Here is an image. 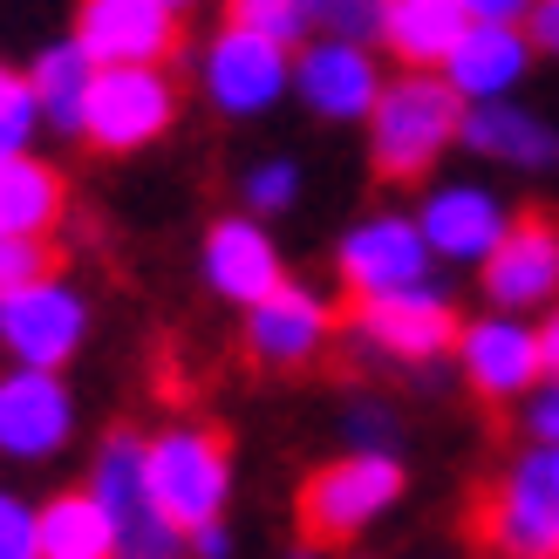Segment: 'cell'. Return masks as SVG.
<instances>
[{
  "label": "cell",
  "instance_id": "cell-1",
  "mask_svg": "<svg viewBox=\"0 0 559 559\" xmlns=\"http://www.w3.org/2000/svg\"><path fill=\"white\" fill-rule=\"evenodd\" d=\"M451 136H464V96L443 75H403V82H389L376 96L369 144H376V171L382 178H396V185L424 178Z\"/></svg>",
  "mask_w": 559,
  "mask_h": 559
},
{
  "label": "cell",
  "instance_id": "cell-2",
  "mask_svg": "<svg viewBox=\"0 0 559 559\" xmlns=\"http://www.w3.org/2000/svg\"><path fill=\"white\" fill-rule=\"evenodd\" d=\"M151 471V498L157 519L171 525L178 539H199L218 525V506H226V437L218 430H171L144 451Z\"/></svg>",
  "mask_w": 559,
  "mask_h": 559
},
{
  "label": "cell",
  "instance_id": "cell-3",
  "mask_svg": "<svg viewBox=\"0 0 559 559\" xmlns=\"http://www.w3.org/2000/svg\"><path fill=\"white\" fill-rule=\"evenodd\" d=\"M396 491H403V464L382 457V451H355L342 464L314 471V478L300 485V539H307V552L348 546L376 512L396 506Z\"/></svg>",
  "mask_w": 559,
  "mask_h": 559
},
{
  "label": "cell",
  "instance_id": "cell-4",
  "mask_svg": "<svg viewBox=\"0 0 559 559\" xmlns=\"http://www.w3.org/2000/svg\"><path fill=\"white\" fill-rule=\"evenodd\" d=\"M471 533L491 559H559V491H552V464L525 457L506 485L478 491Z\"/></svg>",
  "mask_w": 559,
  "mask_h": 559
},
{
  "label": "cell",
  "instance_id": "cell-5",
  "mask_svg": "<svg viewBox=\"0 0 559 559\" xmlns=\"http://www.w3.org/2000/svg\"><path fill=\"white\" fill-rule=\"evenodd\" d=\"M144 451H151V443H136V437H109L103 457H96L90 498L103 506L109 533H117V559H185V539L157 519Z\"/></svg>",
  "mask_w": 559,
  "mask_h": 559
},
{
  "label": "cell",
  "instance_id": "cell-6",
  "mask_svg": "<svg viewBox=\"0 0 559 559\" xmlns=\"http://www.w3.org/2000/svg\"><path fill=\"white\" fill-rule=\"evenodd\" d=\"M75 48L90 55V69H157L185 48V21L164 0H90Z\"/></svg>",
  "mask_w": 559,
  "mask_h": 559
},
{
  "label": "cell",
  "instance_id": "cell-7",
  "mask_svg": "<svg viewBox=\"0 0 559 559\" xmlns=\"http://www.w3.org/2000/svg\"><path fill=\"white\" fill-rule=\"evenodd\" d=\"M171 82L157 69H96L90 75V96H82V136L96 151H136L171 123Z\"/></svg>",
  "mask_w": 559,
  "mask_h": 559
},
{
  "label": "cell",
  "instance_id": "cell-8",
  "mask_svg": "<svg viewBox=\"0 0 559 559\" xmlns=\"http://www.w3.org/2000/svg\"><path fill=\"white\" fill-rule=\"evenodd\" d=\"M424 260L430 246L409 218H369L348 246H342V280L355 287V307H376V300H396L424 287Z\"/></svg>",
  "mask_w": 559,
  "mask_h": 559
},
{
  "label": "cell",
  "instance_id": "cell-9",
  "mask_svg": "<svg viewBox=\"0 0 559 559\" xmlns=\"http://www.w3.org/2000/svg\"><path fill=\"white\" fill-rule=\"evenodd\" d=\"M0 342L14 348L21 369L55 376V361H69L82 342V300L62 287V280H41L14 300H0Z\"/></svg>",
  "mask_w": 559,
  "mask_h": 559
},
{
  "label": "cell",
  "instance_id": "cell-10",
  "mask_svg": "<svg viewBox=\"0 0 559 559\" xmlns=\"http://www.w3.org/2000/svg\"><path fill=\"white\" fill-rule=\"evenodd\" d=\"M485 294L498 307H533L559 294V218L552 212H525L506 226V239L485 260Z\"/></svg>",
  "mask_w": 559,
  "mask_h": 559
},
{
  "label": "cell",
  "instance_id": "cell-11",
  "mask_svg": "<svg viewBox=\"0 0 559 559\" xmlns=\"http://www.w3.org/2000/svg\"><path fill=\"white\" fill-rule=\"evenodd\" d=\"M69 389L41 369L0 376V451L8 457H55L69 443Z\"/></svg>",
  "mask_w": 559,
  "mask_h": 559
},
{
  "label": "cell",
  "instance_id": "cell-12",
  "mask_svg": "<svg viewBox=\"0 0 559 559\" xmlns=\"http://www.w3.org/2000/svg\"><path fill=\"white\" fill-rule=\"evenodd\" d=\"M212 96L233 109V117H246V109H266L280 90H287V48L253 35V27L226 21V35L212 41Z\"/></svg>",
  "mask_w": 559,
  "mask_h": 559
},
{
  "label": "cell",
  "instance_id": "cell-13",
  "mask_svg": "<svg viewBox=\"0 0 559 559\" xmlns=\"http://www.w3.org/2000/svg\"><path fill=\"white\" fill-rule=\"evenodd\" d=\"M355 328L369 334L376 348L389 355H409V361H424V355H443L457 342V307L451 300H437V294H396V300H376V307H355Z\"/></svg>",
  "mask_w": 559,
  "mask_h": 559
},
{
  "label": "cell",
  "instance_id": "cell-14",
  "mask_svg": "<svg viewBox=\"0 0 559 559\" xmlns=\"http://www.w3.org/2000/svg\"><path fill=\"white\" fill-rule=\"evenodd\" d=\"M300 96L321 109V117H376V96H382V82H376V62L361 55L355 41H321V48H307L300 55Z\"/></svg>",
  "mask_w": 559,
  "mask_h": 559
},
{
  "label": "cell",
  "instance_id": "cell-15",
  "mask_svg": "<svg viewBox=\"0 0 559 559\" xmlns=\"http://www.w3.org/2000/svg\"><path fill=\"white\" fill-rule=\"evenodd\" d=\"M205 273H212V287L226 300H246V307H260L266 294L287 287V280H280V260H273V239L253 226V218H226V226H212Z\"/></svg>",
  "mask_w": 559,
  "mask_h": 559
},
{
  "label": "cell",
  "instance_id": "cell-16",
  "mask_svg": "<svg viewBox=\"0 0 559 559\" xmlns=\"http://www.w3.org/2000/svg\"><path fill=\"white\" fill-rule=\"evenodd\" d=\"M328 334V307L307 294V287H280L253 307V321H246V342H253V361H266V369H294V361H307L321 348Z\"/></svg>",
  "mask_w": 559,
  "mask_h": 559
},
{
  "label": "cell",
  "instance_id": "cell-17",
  "mask_svg": "<svg viewBox=\"0 0 559 559\" xmlns=\"http://www.w3.org/2000/svg\"><path fill=\"white\" fill-rule=\"evenodd\" d=\"M416 233H424V246H437V253H451V260H491V246L506 239V212H498L491 191L451 185L424 205V226Z\"/></svg>",
  "mask_w": 559,
  "mask_h": 559
},
{
  "label": "cell",
  "instance_id": "cell-18",
  "mask_svg": "<svg viewBox=\"0 0 559 559\" xmlns=\"http://www.w3.org/2000/svg\"><path fill=\"white\" fill-rule=\"evenodd\" d=\"M464 376H471V389H478V396H491V403L519 396V389L539 376V342H533V328H512V321H478V328H464Z\"/></svg>",
  "mask_w": 559,
  "mask_h": 559
},
{
  "label": "cell",
  "instance_id": "cell-19",
  "mask_svg": "<svg viewBox=\"0 0 559 559\" xmlns=\"http://www.w3.org/2000/svg\"><path fill=\"white\" fill-rule=\"evenodd\" d=\"M525 69V35L512 21H471L457 55L443 62V82L471 103V96H506L512 75Z\"/></svg>",
  "mask_w": 559,
  "mask_h": 559
},
{
  "label": "cell",
  "instance_id": "cell-20",
  "mask_svg": "<svg viewBox=\"0 0 559 559\" xmlns=\"http://www.w3.org/2000/svg\"><path fill=\"white\" fill-rule=\"evenodd\" d=\"M464 27H471V8H457V0H396V8H382V41L409 69H443L457 55Z\"/></svg>",
  "mask_w": 559,
  "mask_h": 559
},
{
  "label": "cell",
  "instance_id": "cell-21",
  "mask_svg": "<svg viewBox=\"0 0 559 559\" xmlns=\"http://www.w3.org/2000/svg\"><path fill=\"white\" fill-rule=\"evenodd\" d=\"M62 218V178L35 157H0V239H48Z\"/></svg>",
  "mask_w": 559,
  "mask_h": 559
},
{
  "label": "cell",
  "instance_id": "cell-22",
  "mask_svg": "<svg viewBox=\"0 0 559 559\" xmlns=\"http://www.w3.org/2000/svg\"><path fill=\"white\" fill-rule=\"evenodd\" d=\"M41 525V559H117V533L90 491H62L48 512H35Z\"/></svg>",
  "mask_w": 559,
  "mask_h": 559
},
{
  "label": "cell",
  "instance_id": "cell-23",
  "mask_svg": "<svg viewBox=\"0 0 559 559\" xmlns=\"http://www.w3.org/2000/svg\"><path fill=\"white\" fill-rule=\"evenodd\" d=\"M464 144H478L491 157H512V164H552L559 157V136L539 130L533 117H519V109H478V117H464Z\"/></svg>",
  "mask_w": 559,
  "mask_h": 559
},
{
  "label": "cell",
  "instance_id": "cell-24",
  "mask_svg": "<svg viewBox=\"0 0 559 559\" xmlns=\"http://www.w3.org/2000/svg\"><path fill=\"white\" fill-rule=\"evenodd\" d=\"M90 55H82L75 41H62V48H48L41 62H35V75H27V90H35V103L48 109L62 130H82V96H90Z\"/></svg>",
  "mask_w": 559,
  "mask_h": 559
},
{
  "label": "cell",
  "instance_id": "cell-25",
  "mask_svg": "<svg viewBox=\"0 0 559 559\" xmlns=\"http://www.w3.org/2000/svg\"><path fill=\"white\" fill-rule=\"evenodd\" d=\"M48 266H55L48 239H0V300H14V294H27V287H41Z\"/></svg>",
  "mask_w": 559,
  "mask_h": 559
},
{
  "label": "cell",
  "instance_id": "cell-26",
  "mask_svg": "<svg viewBox=\"0 0 559 559\" xmlns=\"http://www.w3.org/2000/svg\"><path fill=\"white\" fill-rule=\"evenodd\" d=\"M35 117H41V103H35V90H27V75H8V69H0V157H21Z\"/></svg>",
  "mask_w": 559,
  "mask_h": 559
},
{
  "label": "cell",
  "instance_id": "cell-27",
  "mask_svg": "<svg viewBox=\"0 0 559 559\" xmlns=\"http://www.w3.org/2000/svg\"><path fill=\"white\" fill-rule=\"evenodd\" d=\"M0 559H41V525L8 491H0Z\"/></svg>",
  "mask_w": 559,
  "mask_h": 559
},
{
  "label": "cell",
  "instance_id": "cell-28",
  "mask_svg": "<svg viewBox=\"0 0 559 559\" xmlns=\"http://www.w3.org/2000/svg\"><path fill=\"white\" fill-rule=\"evenodd\" d=\"M233 21L253 27V35H266V41H294L307 27V8H266V0H246V8H233Z\"/></svg>",
  "mask_w": 559,
  "mask_h": 559
},
{
  "label": "cell",
  "instance_id": "cell-29",
  "mask_svg": "<svg viewBox=\"0 0 559 559\" xmlns=\"http://www.w3.org/2000/svg\"><path fill=\"white\" fill-rule=\"evenodd\" d=\"M294 199V164H266V171H253V205L273 212V205H287Z\"/></svg>",
  "mask_w": 559,
  "mask_h": 559
},
{
  "label": "cell",
  "instance_id": "cell-30",
  "mask_svg": "<svg viewBox=\"0 0 559 559\" xmlns=\"http://www.w3.org/2000/svg\"><path fill=\"white\" fill-rule=\"evenodd\" d=\"M533 437H546V443H559V382L546 389V396L533 403Z\"/></svg>",
  "mask_w": 559,
  "mask_h": 559
},
{
  "label": "cell",
  "instance_id": "cell-31",
  "mask_svg": "<svg viewBox=\"0 0 559 559\" xmlns=\"http://www.w3.org/2000/svg\"><path fill=\"white\" fill-rule=\"evenodd\" d=\"M533 342H539V376H552V382H559V314L533 334Z\"/></svg>",
  "mask_w": 559,
  "mask_h": 559
},
{
  "label": "cell",
  "instance_id": "cell-32",
  "mask_svg": "<svg viewBox=\"0 0 559 559\" xmlns=\"http://www.w3.org/2000/svg\"><path fill=\"white\" fill-rule=\"evenodd\" d=\"M533 41H539V48H552V55H559V0H546V8H539V14H533Z\"/></svg>",
  "mask_w": 559,
  "mask_h": 559
},
{
  "label": "cell",
  "instance_id": "cell-33",
  "mask_svg": "<svg viewBox=\"0 0 559 559\" xmlns=\"http://www.w3.org/2000/svg\"><path fill=\"white\" fill-rule=\"evenodd\" d=\"M546 464H552V491H559V451H552V457H546Z\"/></svg>",
  "mask_w": 559,
  "mask_h": 559
}]
</instances>
